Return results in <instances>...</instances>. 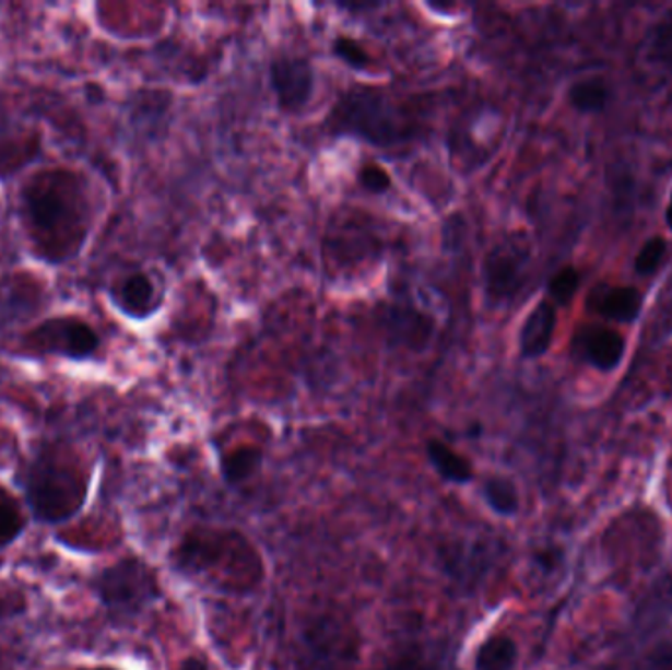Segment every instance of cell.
Returning <instances> with one entry per match:
<instances>
[{
	"mask_svg": "<svg viewBox=\"0 0 672 670\" xmlns=\"http://www.w3.org/2000/svg\"><path fill=\"white\" fill-rule=\"evenodd\" d=\"M91 592L110 622H132L162 598L157 576L142 559L127 556L91 578Z\"/></svg>",
	"mask_w": 672,
	"mask_h": 670,
	"instance_id": "cell-4",
	"label": "cell"
},
{
	"mask_svg": "<svg viewBox=\"0 0 672 670\" xmlns=\"http://www.w3.org/2000/svg\"><path fill=\"white\" fill-rule=\"evenodd\" d=\"M517 645L507 635H492L478 647L474 667L476 670H514L516 667Z\"/></svg>",
	"mask_w": 672,
	"mask_h": 670,
	"instance_id": "cell-17",
	"label": "cell"
},
{
	"mask_svg": "<svg viewBox=\"0 0 672 670\" xmlns=\"http://www.w3.org/2000/svg\"><path fill=\"white\" fill-rule=\"evenodd\" d=\"M641 670H672V645L657 647L641 665Z\"/></svg>",
	"mask_w": 672,
	"mask_h": 670,
	"instance_id": "cell-26",
	"label": "cell"
},
{
	"mask_svg": "<svg viewBox=\"0 0 672 670\" xmlns=\"http://www.w3.org/2000/svg\"><path fill=\"white\" fill-rule=\"evenodd\" d=\"M113 302L118 309L128 315L144 319L157 309L156 285L144 272H134L118 283L117 292L113 293Z\"/></svg>",
	"mask_w": 672,
	"mask_h": 670,
	"instance_id": "cell-13",
	"label": "cell"
},
{
	"mask_svg": "<svg viewBox=\"0 0 672 670\" xmlns=\"http://www.w3.org/2000/svg\"><path fill=\"white\" fill-rule=\"evenodd\" d=\"M566 101L580 115H600L612 101V89L598 75L576 79L566 91Z\"/></svg>",
	"mask_w": 672,
	"mask_h": 670,
	"instance_id": "cell-15",
	"label": "cell"
},
{
	"mask_svg": "<svg viewBox=\"0 0 672 670\" xmlns=\"http://www.w3.org/2000/svg\"><path fill=\"white\" fill-rule=\"evenodd\" d=\"M19 486L32 521L58 527L75 519L89 499L85 472L58 452L44 450L20 470Z\"/></svg>",
	"mask_w": 672,
	"mask_h": 670,
	"instance_id": "cell-2",
	"label": "cell"
},
{
	"mask_svg": "<svg viewBox=\"0 0 672 670\" xmlns=\"http://www.w3.org/2000/svg\"><path fill=\"white\" fill-rule=\"evenodd\" d=\"M270 85L283 113H299L315 93V69L309 59L282 56L270 63Z\"/></svg>",
	"mask_w": 672,
	"mask_h": 670,
	"instance_id": "cell-9",
	"label": "cell"
},
{
	"mask_svg": "<svg viewBox=\"0 0 672 670\" xmlns=\"http://www.w3.org/2000/svg\"><path fill=\"white\" fill-rule=\"evenodd\" d=\"M482 496L487 507L502 517H511L519 509V492L509 478H487L482 486Z\"/></svg>",
	"mask_w": 672,
	"mask_h": 670,
	"instance_id": "cell-21",
	"label": "cell"
},
{
	"mask_svg": "<svg viewBox=\"0 0 672 670\" xmlns=\"http://www.w3.org/2000/svg\"><path fill=\"white\" fill-rule=\"evenodd\" d=\"M332 54L354 71H368L372 66L370 54L362 48L361 42L346 36H339L332 42Z\"/></svg>",
	"mask_w": 672,
	"mask_h": 670,
	"instance_id": "cell-24",
	"label": "cell"
},
{
	"mask_svg": "<svg viewBox=\"0 0 672 670\" xmlns=\"http://www.w3.org/2000/svg\"><path fill=\"white\" fill-rule=\"evenodd\" d=\"M332 137H352L376 148L400 146L413 137V127L400 107L384 91L374 87H352L327 118Z\"/></svg>",
	"mask_w": 672,
	"mask_h": 670,
	"instance_id": "cell-3",
	"label": "cell"
},
{
	"mask_svg": "<svg viewBox=\"0 0 672 670\" xmlns=\"http://www.w3.org/2000/svg\"><path fill=\"white\" fill-rule=\"evenodd\" d=\"M177 670H209V667L197 657H187L186 661H181V665L177 667Z\"/></svg>",
	"mask_w": 672,
	"mask_h": 670,
	"instance_id": "cell-28",
	"label": "cell"
},
{
	"mask_svg": "<svg viewBox=\"0 0 672 670\" xmlns=\"http://www.w3.org/2000/svg\"><path fill=\"white\" fill-rule=\"evenodd\" d=\"M95 670H118V669H115V667H97V669Z\"/></svg>",
	"mask_w": 672,
	"mask_h": 670,
	"instance_id": "cell-30",
	"label": "cell"
},
{
	"mask_svg": "<svg viewBox=\"0 0 672 670\" xmlns=\"http://www.w3.org/2000/svg\"><path fill=\"white\" fill-rule=\"evenodd\" d=\"M533 262V246L523 233L507 234L492 246L482 263V283L487 302L507 305L526 287Z\"/></svg>",
	"mask_w": 672,
	"mask_h": 670,
	"instance_id": "cell-5",
	"label": "cell"
},
{
	"mask_svg": "<svg viewBox=\"0 0 672 670\" xmlns=\"http://www.w3.org/2000/svg\"><path fill=\"white\" fill-rule=\"evenodd\" d=\"M98 334L78 317H56L39 322L26 334L24 346L38 354H56L69 360H85L97 352Z\"/></svg>",
	"mask_w": 672,
	"mask_h": 670,
	"instance_id": "cell-6",
	"label": "cell"
},
{
	"mask_svg": "<svg viewBox=\"0 0 672 670\" xmlns=\"http://www.w3.org/2000/svg\"><path fill=\"white\" fill-rule=\"evenodd\" d=\"M582 273L578 272L575 266H565L558 272L553 273L546 282V299L553 305L565 307L575 299L576 293L580 290Z\"/></svg>",
	"mask_w": 672,
	"mask_h": 670,
	"instance_id": "cell-22",
	"label": "cell"
},
{
	"mask_svg": "<svg viewBox=\"0 0 672 670\" xmlns=\"http://www.w3.org/2000/svg\"><path fill=\"white\" fill-rule=\"evenodd\" d=\"M376 319L386 340L396 346L425 350L433 340L435 321L431 319L429 313L421 312L408 303L381 305Z\"/></svg>",
	"mask_w": 672,
	"mask_h": 670,
	"instance_id": "cell-10",
	"label": "cell"
},
{
	"mask_svg": "<svg viewBox=\"0 0 672 670\" xmlns=\"http://www.w3.org/2000/svg\"><path fill=\"white\" fill-rule=\"evenodd\" d=\"M381 2H339V9L346 12H366V10L380 9Z\"/></svg>",
	"mask_w": 672,
	"mask_h": 670,
	"instance_id": "cell-27",
	"label": "cell"
},
{
	"mask_svg": "<svg viewBox=\"0 0 672 670\" xmlns=\"http://www.w3.org/2000/svg\"><path fill=\"white\" fill-rule=\"evenodd\" d=\"M588 309L605 321L634 325L644 312V293L634 285L600 283L588 295Z\"/></svg>",
	"mask_w": 672,
	"mask_h": 670,
	"instance_id": "cell-11",
	"label": "cell"
},
{
	"mask_svg": "<svg viewBox=\"0 0 672 670\" xmlns=\"http://www.w3.org/2000/svg\"><path fill=\"white\" fill-rule=\"evenodd\" d=\"M262 460L263 452L258 447H240L228 452L221 465L224 482L231 486L243 484L260 470Z\"/></svg>",
	"mask_w": 672,
	"mask_h": 670,
	"instance_id": "cell-19",
	"label": "cell"
},
{
	"mask_svg": "<svg viewBox=\"0 0 672 670\" xmlns=\"http://www.w3.org/2000/svg\"><path fill=\"white\" fill-rule=\"evenodd\" d=\"M641 58L647 68L672 73V9L655 19L645 32Z\"/></svg>",
	"mask_w": 672,
	"mask_h": 670,
	"instance_id": "cell-14",
	"label": "cell"
},
{
	"mask_svg": "<svg viewBox=\"0 0 672 670\" xmlns=\"http://www.w3.org/2000/svg\"><path fill=\"white\" fill-rule=\"evenodd\" d=\"M556 332V307L549 299H541L527 313L521 325L517 346L523 360L543 358L553 346Z\"/></svg>",
	"mask_w": 672,
	"mask_h": 670,
	"instance_id": "cell-12",
	"label": "cell"
},
{
	"mask_svg": "<svg viewBox=\"0 0 672 670\" xmlns=\"http://www.w3.org/2000/svg\"><path fill=\"white\" fill-rule=\"evenodd\" d=\"M22 219L39 258L59 263L78 256L91 226L79 175L63 169L34 175L22 189Z\"/></svg>",
	"mask_w": 672,
	"mask_h": 670,
	"instance_id": "cell-1",
	"label": "cell"
},
{
	"mask_svg": "<svg viewBox=\"0 0 672 670\" xmlns=\"http://www.w3.org/2000/svg\"><path fill=\"white\" fill-rule=\"evenodd\" d=\"M625 337L622 332L600 322H586L576 327L570 339V358L576 364L612 374L625 358Z\"/></svg>",
	"mask_w": 672,
	"mask_h": 670,
	"instance_id": "cell-7",
	"label": "cell"
},
{
	"mask_svg": "<svg viewBox=\"0 0 672 670\" xmlns=\"http://www.w3.org/2000/svg\"><path fill=\"white\" fill-rule=\"evenodd\" d=\"M358 651L351 635L334 623L322 622L313 635L303 639L302 665L299 670H354Z\"/></svg>",
	"mask_w": 672,
	"mask_h": 670,
	"instance_id": "cell-8",
	"label": "cell"
},
{
	"mask_svg": "<svg viewBox=\"0 0 672 670\" xmlns=\"http://www.w3.org/2000/svg\"><path fill=\"white\" fill-rule=\"evenodd\" d=\"M28 517L20 509L19 502L9 490L0 487V553L10 549L26 533Z\"/></svg>",
	"mask_w": 672,
	"mask_h": 670,
	"instance_id": "cell-20",
	"label": "cell"
},
{
	"mask_svg": "<svg viewBox=\"0 0 672 670\" xmlns=\"http://www.w3.org/2000/svg\"><path fill=\"white\" fill-rule=\"evenodd\" d=\"M427 458H429L431 467L437 470L443 480H447L450 484H468L474 478V470L467 457L458 455L457 450L448 447L447 443L431 438L425 447Z\"/></svg>",
	"mask_w": 672,
	"mask_h": 670,
	"instance_id": "cell-16",
	"label": "cell"
},
{
	"mask_svg": "<svg viewBox=\"0 0 672 670\" xmlns=\"http://www.w3.org/2000/svg\"><path fill=\"white\" fill-rule=\"evenodd\" d=\"M664 223L672 231V191L669 195V201H667V209H664Z\"/></svg>",
	"mask_w": 672,
	"mask_h": 670,
	"instance_id": "cell-29",
	"label": "cell"
},
{
	"mask_svg": "<svg viewBox=\"0 0 672 670\" xmlns=\"http://www.w3.org/2000/svg\"><path fill=\"white\" fill-rule=\"evenodd\" d=\"M358 184L368 193L384 195L391 189V177L384 167L376 166V164H366L358 172Z\"/></svg>",
	"mask_w": 672,
	"mask_h": 670,
	"instance_id": "cell-25",
	"label": "cell"
},
{
	"mask_svg": "<svg viewBox=\"0 0 672 670\" xmlns=\"http://www.w3.org/2000/svg\"><path fill=\"white\" fill-rule=\"evenodd\" d=\"M386 670H457L455 653L445 647H415L413 651L403 653Z\"/></svg>",
	"mask_w": 672,
	"mask_h": 670,
	"instance_id": "cell-18",
	"label": "cell"
},
{
	"mask_svg": "<svg viewBox=\"0 0 672 670\" xmlns=\"http://www.w3.org/2000/svg\"><path fill=\"white\" fill-rule=\"evenodd\" d=\"M667 256H669V243L664 240L663 236L653 234L651 238L645 240L644 246L639 248V252L635 256V273L641 275V278H651L661 270Z\"/></svg>",
	"mask_w": 672,
	"mask_h": 670,
	"instance_id": "cell-23",
	"label": "cell"
}]
</instances>
